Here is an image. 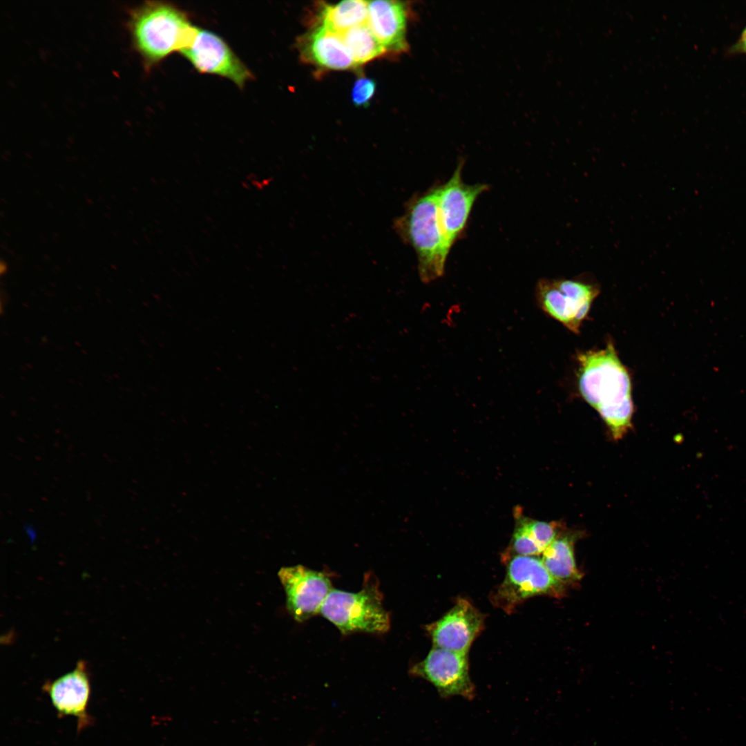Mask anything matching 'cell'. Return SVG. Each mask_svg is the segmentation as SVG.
Returning <instances> with one entry per match:
<instances>
[{"mask_svg": "<svg viewBox=\"0 0 746 746\" xmlns=\"http://www.w3.org/2000/svg\"><path fill=\"white\" fill-rule=\"evenodd\" d=\"M484 625V616L469 601L458 598L439 620L426 626L433 647L468 653Z\"/></svg>", "mask_w": 746, "mask_h": 746, "instance_id": "11", "label": "cell"}, {"mask_svg": "<svg viewBox=\"0 0 746 746\" xmlns=\"http://www.w3.org/2000/svg\"><path fill=\"white\" fill-rule=\"evenodd\" d=\"M368 1L346 0L336 4L322 5L318 24L341 35L349 29L367 23Z\"/></svg>", "mask_w": 746, "mask_h": 746, "instance_id": "15", "label": "cell"}, {"mask_svg": "<svg viewBox=\"0 0 746 746\" xmlns=\"http://www.w3.org/2000/svg\"><path fill=\"white\" fill-rule=\"evenodd\" d=\"M364 580L357 593L332 589L321 609L320 613L343 634L382 633L390 629V616L383 606L377 582L370 575Z\"/></svg>", "mask_w": 746, "mask_h": 746, "instance_id": "4", "label": "cell"}, {"mask_svg": "<svg viewBox=\"0 0 746 746\" xmlns=\"http://www.w3.org/2000/svg\"><path fill=\"white\" fill-rule=\"evenodd\" d=\"M278 577L286 593L287 608L298 622L320 613L332 590L331 582L325 573L302 565L283 567Z\"/></svg>", "mask_w": 746, "mask_h": 746, "instance_id": "9", "label": "cell"}, {"mask_svg": "<svg viewBox=\"0 0 746 746\" xmlns=\"http://www.w3.org/2000/svg\"><path fill=\"white\" fill-rule=\"evenodd\" d=\"M535 293L537 304L546 314L578 334L600 287L586 278H542Z\"/></svg>", "mask_w": 746, "mask_h": 746, "instance_id": "5", "label": "cell"}, {"mask_svg": "<svg viewBox=\"0 0 746 746\" xmlns=\"http://www.w3.org/2000/svg\"><path fill=\"white\" fill-rule=\"evenodd\" d=\"M578 387L582 397L601 415L619 439L631 425L633 405L628 370L612 342L600 350L577 354Z\"/></svg>", "mask_w": 746, "mask_h": 746, "instance_id": "1", "label": "cell"}, {"mask_svg": "<svg viewBox=\"0 0 746 746\" xmlns=\"http://www.w3.org/2000/svg\"><path fill=\"white\" fill-rule=\"evenodd\" d=\"M463 166V161H461L448 181L438 185L440 223L451 247L463 233L476 200L489 189L486 184L463 182L461 177Z\"/></svg>", "mask_w": 746, "mask_h": 746, "instance_id": "10", "label": "cell"}, {"mask_svg": "<svg viewBox=\"0 0 746 746\" xmlns=\"http://www.w3.org/2000/svg\"><path fill=\"white\" fill-rule=\"evenodd\" d=\"M376 84L375 81L367 77L358 78L352 87L351 97L352 103L358 107H365L370 103L374 95Z\"/></svg>", "mask_w": 746, "mask_h": 746, "instance_id": "19", "label": "cell"}, {"mask_svg": "<svg viewBox=\"0 0 746 746\" xmlns=\"http://www.w3.org/2000/svg\"><path fill=\"white\" fill-rule=\"evenodd\" d=\"M180 52L199 72L229 79L240 88L253 78L249 68L218 35L198 28Z\"/></svg>", "mask_w": 746, "mask_h": 746, "instance_id": "7", "label": "cell"}, {"mask_svg": "<svg viewBox=\"0 0 746 746\" xmlns=\"http://www.w3.org/2000/svg\"><path fill=\"white\" fill-rule=\"evenodd\" d=\"M408 11L402 1H368L367 24L387 53L397 55L408 50Z\"/></svg>", "mask_w": 746, "mask_h": 746, "instance_id": "12", "label": "cell"}, {"mask_svg": "<svg viewBox=\"0 0 746 746\" xmlns=\"http://www.w3.org/2000/svg\"><path fill=\"white\" fill-rule=\"evenodd\" d=\"M738 46L740 50L746 52V28L743 32Z\"/></svg>", "mask_w": 746, "mask_h": 746, "instance_id": "21", "label": "cell"}, {"mask_svg": "<svg viewBox=\"0 0 746 746\" xmlns=\"http://www.w3.org/2000/svg\"><path fill=\"white\" fill-rule=\"evenodd\" d=\"M438 185L414 195L394 228L414 249L421 280L429 283L443 276L451 247L442 229L438 211Z\"/></svg>", "mask_w": 746, "mask_h": 746, "instance_id": "3", "label": "cell"}, {"mask_svg": "<svg viewBox=\"0 0 746 746\" xmlns=\"http://www.w3.org/2000/svg\"><path fill=\"white\" fill-rule=\"evenodd\" d=\"M341 37L357 66L387 53L367 23L349 29Z\"/></svg>", "mask_w": 746, "mask_h": 746, "instance_id": "17", "label": "cell"}, {"mask_svg": "<svg viewBox=\"0 0 746 746\" xmlns=\"http://www.w3.org/2000/svg\"><path fill=\"white\" fill-rule=\"evenodd\" d=\"M245 183L247 184L249 187L260 190L264 187L265 184L266 185L267 180L263 179L260 180L258 176L254 175L253 176L247 178Z\"/></svg>", "mask_w": 746, "mask_h": 746, "instance_id": "20", "label": "cell"}, {"mask_svg": "<svg viewBox=\"0 0 746 746\" xmlns=\"http://www.w3.org/2000/svg\"><path fill=\"white\" fill-rule=\"evenodd\" d=\"M503 582L492 593L491 602L510 613L528 598L559 595L562 584L554 579L536 556L515 555L508 559Z\"/></svg>", "mask_w": 746, "mask_h": 746, "instance_id": "6", "label": "cell"}, {"mask_svg": "<svg viewBox=\"0 0 746 746\" xmlns=\"http://www.w3.org/2000/svg\"><path fill=\"white\" fill-rule=\"evenodd\" d=\"M57 712L77 718L79 728L89 723L87 707L90 682L86 663L80 660L75 668L44 686Z\"/></svg>", "mask_w": 746, "mask_h": 746, "instance_id": "13", "label": "cell"}, {"mask_svg": "<svg viewBox=\"0 0 746 746\" xmlns=\"http://www.w3.org/2000/svg\"><path fill=\"white\" fill-rule=\"evenodd\" d=\"M410 673L429 681L443 697H474L475 687L469 674L467 653L433 647L425 658L411 668Z\"/></svg>", "mask_w": 746, "mask_h": 746, "instance_id": "8", "label": "cell"}, {"mask_svg": "<svg viewBox=\"0 0 746 746\" xmlns=\"http://www.w3.org/2000/svg\"><path fill=\"white\" fill-rule=\"evenodd\" d=\"M542 554L541 560L545 568L562 584L580 579L581 574L575 560L573 539L571 537H557Z\"/></svg>", "mask_w": 746, "mask_h": 746, "instance_id": "16", "label": "cell"}, {"mask_svg": "<svg viewBox=\"0 0 746 746\" xmlns=\"http://www.w3.org/2000/svg\"><path fill=\"white\" fill-rule=\"evenodd\" d=\"M126 27L146 71L184 49L198 28L186 12L162 1H146L129 9Z\"/></svg>", "mask_w": 746, "mask_h": 746, "instance_id": "2", "label": "cell"}, {"mask_svg": "<svg viewBox=\"0 0 746 746\" xmlns=\"http://www.w3.org/2000/svg\"><path fill=\"white\" fill-rule=\"evenodd\" d=\"M516 529L540 554L557 537V526L555 522L532 519L517 513Z\"/></svg>", "mask_w": 746, "mask_h": 746, "instance_id": "18", "label": "cell"}, {"mask_svg": "<svg viewBox=\"0 0 746 746\" xmlns=\"http://www.w3.org/2000/svg\"><path fill=\"white\" fill-rule=\"evenodd\" d=\"M302 59L316 67L345 70L356 67L341 35L317 25L298 40Z\"/></svg>", "mask_w": 746, "mask_h": 746, "instance_id": "14", "label": "cell"}]
</instances>
